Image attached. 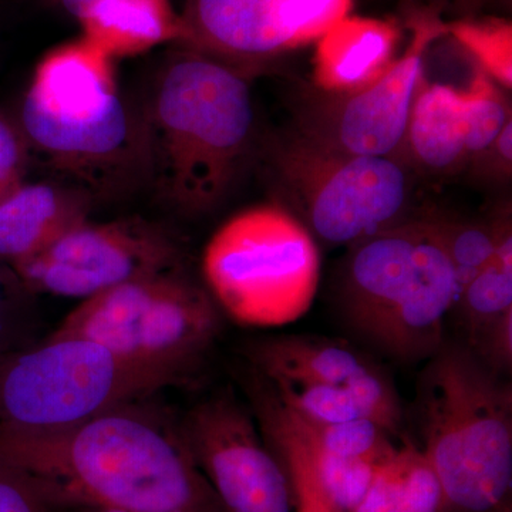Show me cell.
<instances>
[{
  "mask_svg": "<svg viewBox=\"0 0 512 512\" xmlns=\"http://www.w3.org/2000/svg\"><path fill=\"white\" fill-rule=\"evenodd\" d=\"M143 402L62 429L0 426V460L32 477L57 508L228 512L177 423Z\"/></svg>",
  "mask_w": 512,
  "mask_h": 512,
  "instance_id": "cell-1",
  "label": "cell"
},
{
  "mask_svg": "<svg viewBox=\"0 0 512 512\" xmlns=\"http://www.w3.org/2000/svg\"><path fill=\"white\" fill-rule=\"evenodd\" d=\"M255 73L183 45L158 66L140 109L144 178L171 210L211 214L255 158Z\"/></svg>",
  "mask_w": 512,
  "mask_h": 512,
  "instance_id": "cell-2",
  "label": "cell"
},
{
  "mask_svg": "<svg viewBox=\"0 0 512 512\" xmlns=\"http://www.w3.org/2000/svg\"><path fill=\"white\" fill-rule=\"evenodd\" d=\"M18 123L30 156L93 200L144 177L140 111L124 99L114 60L83 36L37 63Z\"/></svg>",
  "mask_w": 512,
  "mask_h": 512,
  "instance_id": "cell-3",
  "label": "cell"
},
{
  "mask_svg": "<svg viewBox=\"0 0 512 512\" xmlns=\"http://www.w3.org/2000/svg\"><path fill=\"white\" fill-rule=\"evenodd\" d=\"M346 249L332 285L343 325L404 365L436 355L458 285L431 211Z\"/></svg>",
  "mask_w": 512,
  "mask_h": 512,
  "instance_id": "cell-4",
  "label": "cell"
},
{
  "mask_svg": "<svg viewBox=\"0 0 512 512\" xmlns=\"http://www.w3.org/2000/svg\"><path fill=\"white\" fill-rule=\"evenodd\" d=\"M460 340L424 362L416 389L424 456L443 512H512V386Z\"/></svg>",
  "mask_w": 512,
  "mask_h": 512,
  "instance_id": "cell-5",
  "label": "cell"
},
{
  "mask_svg": "<svg viewBox=\"0 0 512 512\" xmlns=\"http://www.w3.org/2000/svg\"><path fill=\"white\" fill-rule=\"evenodd\" d=\"M261 164L275 204L316 242L349 248L419 217L416 177L396 158L350 156L289 131L259 138Z\"/></svg>",
  "mask_w": 512,
  "mask_h": 512,
  "instance_id": "cell-6",
  "label": "cell"
},
{
  "mask_svg": "<svg viewBox=\"0 0 512 512\" xmlns=\"http://www.w3.org/2000/svg\"><path fill=\"white\" fill-rule=\"evenodd\" d=\"M205 289L229 319L281 328L305 316L318 293V242L281 205L238 212L205 245Z\"/></svg>",
  "mask_w": 512,
  "mask_h": 512,
  "instance_id": "cell-7",
  "label": "cell"
},
{
  "mask_svg": "<svg viewBox=\"0 0 512 512\" xmlns=\"http://www.w3.org/2000/svg\"><path fill=\"white\" fill-rule=\"evenodd\" d=\"M220 332L217 303L178 269L80 302L52 335L92 340L178 386L198 369Z\"/></svg>",
  "mask_w": 512,
  "mask_h": 512,
  "instance_id": "cell-8",
  "label": "cell"
},
{
  "mask_svg": "<svg viewBox=\"0 0 512 512\" xmlns=\"http://www.w3.org/2000/svg\"><path fill=\"white\" fill-rule=\"evenodd\" d=\"M170 386L177 384L92 340L50 335L0 356V426L62 429Z\"/></svg>",
  "mask_w": 512,
  "mask_h": 512,
  "instance_id": "cell-9",
  "label": "cell"
},
{
  "mask_svg": "<svg viewBox=\"0 0 512 512\" xmlns=\"http://www.w3.org/2000/svg\"><path fill=\"white\" fill-rule=\"evenodd\" d=\"M409 28L412 39L406 52L379 82L350 94L303 90L295 101L292 130L339 153L397 160L424 80V57L434 42L447 36L446 22L429 9L413 13Z\"/></svg>",
  "mask_w": 512,
  "mask_h": 512,
  "instance_id": "cell-10",
  "label": "cell"
},
{
  "mask_svg": "<svg viewBox=\"0 0 512 512\" xmlns=\"http://www.w3.org/2000/svg\"><path fill=\"white\" fill-rule=\"evenodd\" d=\"M12 269L32 295L86 301L136 279L183 269V252L170 232L143 218H86Z\"/></svg>",
  "mask_w": 512,
  "mask_h": 512,
  "instance_id": "cell-11",
  "label": "cell"
},
{
  "mask_svg": "<svg viewBox=\"0 0 512 512\" xmlns=\"http://www.w3.org/2000/svg\"><path fill=\"white\" fill-rule=\"evenodd\" d=\"M195 466L228 512H298L291 481L254 414L231 393L202 400L177 423Z\"/></svg>",
  "mask_w": 512,
  "mask_h": 512,
  "instance_id": "cell-12",
  "label": "cell"
},
{
  "mask_svg": "<svg viewBox=\"0 0 512 512\" xmlns=\"http://www.w3.org/2000/svg\"><path fill=\"white\" fill-rule=\"evenodd\" d=\"M352 6L353 0H185L183 46L256 70L318 42Z\"/></svg>",
  "mask_w": 512,
  "mask_h": 512,
  "instance_id": "cell-13",
  "label": "cell"
},
{
  "mask_svg": "<svg viewBox=\"0 0 512 512\" xmlns=\"http://www.w3.org/2000/svg\"><path fill=\"white\" fill-rule=\"evenodd\" d=\"M244 355L265 379L323 384L346 390L393 436H400L403 406L392 377L372 356L342 340L318 335H275L251 340Z\"/></svg>",
  "mask_w": 512,
  "mask_h": 512,
  "instance_id": "cell-14",
  "label": "cell"
},
{
  "mask_svg": "<svg viewBox=\"0 0 512 512\" xmlns=\"http://www.w3.org/2000/svg\"><path fill=\"white\" fill-rule=\"evenodd\" d=\"M399 40L394 20L346 16L315 43L313 87L350 94L372 86L397 59Z\"/></svg>",
  "mask_w": 512,
  "mask_h": 512,
  "instance_id": "cell-15",
  "label": "cell"
},
{
  "mask_svg": "<svg viewBox=\"0 0 512 512\" xmlns=\"http://www.w3.org/2000/svg\"><path fill=\"white\" fill-rule=\"evenodd\" d=\"M93 198L66 183H23L0 200V262L28 261L89 218Z\"/></svg>",
  "mask_w": 512,
  "mask_h": 512,
  "instance_id": "cell-16",
  "label": "cell"
},
{
  "mask_svg": "<svg viewBox=\"0 0 512 512\" xmlns=\"http://www.w3.org/2000/svg\"><path fill=\"white\" fill-rule=\"evenodd\" d=\"M397 160L416 175L454 177L467 173L461 89L429 83L424 77Z\"/></svg>",
  "mask_w": 512,
  "mask_h": 512,
  "instance_id": "cell-17",
  "label": "cell"
},
{
  "mask_svg": "<svg viewBox=\"0 0 512 512\" xmlns=\"http://www.w3.org/2000/svg\"><path fill=\"white\" fill-rule=\"evenodd\" d=\"M76 20L84 39L113 60L187 40L171 0H89Z\"/></svg>",
  "mask_w": 512,
  "mask_h": 512,
  "instance_id": "cell-18",
  "label": "cell"
},
{
  "mask_svg": "<svg viewBox=\"0 0 512 512\" xmlns=\"http://www.w3.org/2000/svg\"><path fill=\"white\" fill-rule=\"evenodd\" d=\"M443 490L420 447L404 443L377 468L353 512H443Z\"/></svg>",
  "mask_w": 512,
  "mask_h": 512,
  "instance_id": "cell-19",
  "label": "cell"
},
{
  "mask_svg": "<svg viewBox=\"0 0 512 512\" xmlns=\"http://www.w3.org/2000/svg\"><path fill=\"white\" fill-rule=\"evenodd\" d=\"M512 312V264L493 259L458 296L453 313L461 343L474 352L495 323Z\"/></svg>",
  "mask_w": 512,
  "mask_h": 512,
  "instance_id": "cell-20",
  "label": "cell"
},
{
  "mask_svg": "<svg viewBox=\"0 0 512 512\" xmlns=\"http://www.w3.org/2000/svg\"><path fill=\"white\" fill-rule=\"evenodd\" d=\"M431 217L453 265L460 296L463 289L494 259L498 237L495 214L466 218L431 211Z\"/></svg>",
  "mask_w": 512,
  "mask_h": 512,
  "instance_id": "cell-21",
  "label": "cell"
},
{
  "mask_svg": "<svg viewBox=\"0 0 512 512\" xmlns=\"http://www.w3.org/2000/svg\"><path fill=\"white\" fill-rule=\"evenodd\" d=\"M285 410L299 433L315 450L323 453L365 458V460L382 464L387 458L393 456L394 451L399 447L394 443L396 436L369 417L343 421V423L318 424L295 416L286 407Z\"/></svg>",
  "mask_w": 512,
  "mask_h": 512,
  "instance_id": "cell-22",
  "label": "cell"
},
{
  "mask_svg": "<svg viewBox=\"0 0 512 512\" xmlns=\"http://www.w3.org/2000/svg\"><path fill=\"white\" fill-rule=\"evenodd\" d=\"M296 431L299 433L298 429ZM303 440L308 444L309 454H311L313 487L320 501L330 512L355 511L365 500L380 464L365 458L323 453L315 450L305 437Z\"/></svg>",
  "mask_w": 512,
  "mask_h": 512,
  "instance_id": "cell-23",
  "label": "cell"
},
{
  "mask_svg": "<svg viewBox=\"0 0 512 512\" xmlns=\"http://www.w3.org/2000/svg\"><path fill=\"white\" fill-rule=\"evenodd\" d=\"M461 97L470 167L490 148L505 124L512 120L511 101L503 87L478 67L467 89H461Z\"/></svg>",
  "mask_w": 512,
  "mask_h": 512,
  "instance_id": "cell-24",
  "label": "cell"
},
{
  "mask_svg": "<svg viewBox=\"0 0 512 512\" xmlns=\"http://www.w3.org/2000/svg\"><path fill=\"white\" fill-rule=\"evenodd\" d=\"M446 33L476 60L477 67L504 90L512 89V23L501 18L446 22Z\"/></svg>",
  "mask_w": 512,
  "mask_h": 512,
  "instance_id": "cell-25",
  "label": "cell"
},
{
  "mask_svg": "<svg viewBox=\"0 0 512 512\" xmlns=\"http://www.w3.org/2000/svg\"><path fill=\"white\" fill-rule=\"evenodd\" d=\"M262 379L269 384L272 392L286 409L311 423H343V421L365 419V417L373 419L366 412L365 407L346 390L323 386V384L295 382V380L265 379V377Z\"/></svg>",
  "mask_w": 512,
  "mask_h": 512,
  "instance_id": "cell-26",
  "label": "cell"
},
{
  "mask_svg": "<svg viewBox=\"0 0 512 512\" xmlns=\"http://www.w3.org/2000/svg\"><path fill=\"white\" fill-rule=\"evenodd\" d=\"M3 265L0 262V356L28 345L25 296L30 293L13 269Z\"/></svg>",
  "mask_w": 512,
  "mask_h": 512,
  "instance_id": "cell-27",
  "label": "cell"
},
{
  "mask_svg": "<svg viewBox=\"0 0 512 512\" xmlns=\"http://www.w3.org/2000/svg\"><path fill=\"white\" fill-rule=\"evenodd\" d=\"M30 150L18 120L0 110V200L25 183Z\"/></svg>",
  "mask_w": 512,
  "mask_h": 512,
  "instance_id": "cell-28",
  "label": "cell"
},
{
  "mask_svg": "<svg viewBox=\"0 0 512 512\" xmlns=\"http://www.w3.org/2000/svg\"><path fill=\"white\" fill-rule=\"evenodd\" d=\"M40 485L18 467L0 460V512H55Z\"/></svg>",
  "mask_w": 512,
  "mask_h": 512,
  "instance_id": "cell-29",
  "label": "cell"
},
{
  "mask_svg": "<svg viewBox=\"0 0 512 512\" xmlns=\"http://www.w3.org/2000/svg\"><path fill=\"white\" fill-rule=\"evenodd\" d=\"M467 173L484 184H510L512 178V120L505 124L490 148L468 167Z\"/></svg>",
  "mask_w": 512,
  "mask_h": 512,
  "instance_id": "cell-30",
  "label": "cell"
},
{
  "mask_svg": "<svg viewBox=\"0 0 512 512\" xmlns=\"http://www.w3.org/2000/svg\"><path fill=\"white\" fill-rule=\"evenodd\" d=\"M426 2V9L433 10L437 15H440L443 10H447V12L454 10L463 15H471L491 0H426Z\"/></svg>",
  "mask_w": 512,
  "mask_h": 512,
  "instance_id": "cell-31",
  "label": "cell"
},
{
  "mask_svg": "<svg viewBox=\"0 0 512 512\" xmlns=\"http://www.w3.org/2000/svg\"><path fill=\"white\" fill-rule=\"evenodd\" d=\"M45 2L52 8L62 10V12L77 19L89 0H45Z\"/></svg>",
  "mask_w": 512,
  "mask_h": 512,
  "instance_id": "cell-32",
  "label": "cell"
},
{
  "mask_svg": "<svg viewBox=\"0 0 512 512\" xmlns=\"http://www.w3.org/2000/svg\"><path fill=\"white\" fill-rule=\"evenodd\" d=\"M74 512H124L120 510H113V508H104V507H80L74 508Z\"/></svg>",
  "mask_w": 512,
  "mask_h": 512,
  "instance_id": "cell-33",
  "label": "cell"
}]
</instances>
